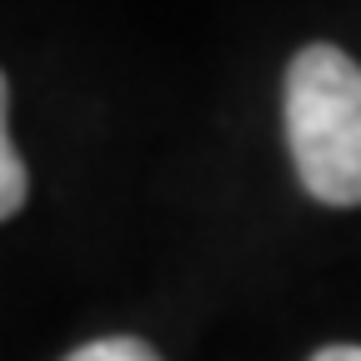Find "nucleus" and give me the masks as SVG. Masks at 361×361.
Listing matches in <instances>:
<instances>
[{
	"mask_svg": "<svg viewBox=\"0 0 361 361\" xmlns=\"http://www.w3.org/2000/svg\"><path fill=\"white\" fill-rule=\"evenodd\" d=\"M311 361H361V346H346V341H341V346H326V351H316Z\"/></svg>",
	"mask_w": 361,
	"mask_h": 361,
	"instance_id": "20e7f679",
	"label": "nucleus"
},
{
	"mask_svg": "<svg viewBox=\"0 0 361 361\" xmlns=\"http://www.w3.org/2000/svg\"><path fill=\"white\" fill-rule=\"evenodd\" d=\"M66 361H161V356L146 341H135V336H101V341L75 346Z\"/></svg>",
	"mask_w": 361,
	"mask_h": 361,
	"instance_id": "7ed1b4c3",
	"label": "nucleus"
},
{
	"mask_svg": "<svg viewBox=\"0 0 361 361\" xmlns=\"http://www.w3.org/2000/svg\"><path fill=\"white\" fill-rule=\"evenodd\" d=\"M286 141L316 201L361 206V66L346 51H296L286 71Z\"/></svg>",
	"mask_w": 361,
	"mask_h": 361,
	"instance_id": "f257e3e1",
	"label": "nucleus"
},
{
	"mask_svg": "<svg viewBox=\"0 0 361 361\" xmlns=\"http://www.w3.org/2000/svg\"><path fill=\"white\" fill-rule=\"evenodd\" d=\"M30 196V176H25V161L11 141V80L0 71V221H11Z\"/></svg>",
	"mask_w": 361,
	"mask_h": 361,
	"instance_id": "f03ea898",
	"label": "nucleus"
}]
</instances>
